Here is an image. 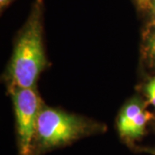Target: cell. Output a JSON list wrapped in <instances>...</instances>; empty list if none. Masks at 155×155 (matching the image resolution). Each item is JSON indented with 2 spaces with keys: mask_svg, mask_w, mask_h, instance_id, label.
Returning <instances> with one entry per match:
<instances>
[{
  "mask_svg": "<svg viewBox=\"0 0 155 155\" xmlns=\"http://www.w3.org/2000/svg\"><path fill=\"white\" fill-rule=\"evenodd\" d=\"M41 5V0L35 2L17 40L8 70L11 86L35 88L41 72L46 67Z\"/></svg>",
  "mask_w": 155,
  "mask_h": 155,
  "instance_id": "cell-1",
  "label": "cell"
},
{
  "mask_svg": "<svg viewBox=\"0 0 155 155\" xmlns=\"http://www.w3.org/2000/svg\"><path fill=\"white\" fill-rule=\"evenodd\" d=\"M91 129L92 126L79 116L44 107L39 113L35 139L42 148H52L70 143Z\"/></svg>",
  "mask_w": 155,
  "mask_h": 155,
  "instance_id": "cell-2",
  "label": "cell"
},
{
  "mask_svg": "<svg viewBox=\"0 0 155 155\" xmlns=\"http://www.w3.org/2000/svg\"><path fill=\"white\" fill-rule=\"evenodd\" d=\"M11 94L17 118L20 152L22 155H30L41 109V99L35 88L11 86Z\"/></svg>",
  "mask_w": 155,
  "mask_h": 155,
  "instance_id": "cell-3",
  "label": "cell"
},
{
  "mask_svg": "<svg viewBox=\"0 0 155 155\" xmlns=\"http://www.w3.org/2000/svg\"><path fill=\"white\" fill-rule=\"evenodd\" d=\"M151 114L144 110L139 101H132L121 111L118 119V130L121 136L133 140L144 134L146 125Z\"/></svg>",
  "mask_w": 155,
  "mask_h": 155,
  "instance_id": "cell-4",
  "label": "cell"
},
{
  "mask_svg": "<svg viewBox=\"0 0 155 155\" xmlns=\"http://www.w3.org/2000/svg\"><path fill=\"white\" fill-rule=\"evenodd\" d=\"M146 53L150 59L155 61V31L149 35L146 43Z\"/></svg>",
  "mask_w": 155,
  "mask_h": 155,
  "instance_id": "cell-5",
  "label": "cell"
},
{
  "mask_svg": "<svg viewBox=\"0 0 155 155\" xmlns=\"http://www.w3.org/2000/svg\"><path fill=\"white\" fill-rule=\"evenodd\" d=\"M146 94L151 104L155 106V77L146 85Z\"/></svg>",
  "mask_w": 155,
  "mask_h": 155,
  "instance_id": "cell-6",
  "label": "cell"
},
{
  "mask_svg": "<svg viewBox=\"0 0 155 155\" xmlns=\"http://www.w3.org/2000/svg\"><path fill=\"white\" fill-rule=\"evenodd\" d=\"M136 1L140 7H147L148 5L152 4L153 0H136Z\"/></svg>",
  "mask_w": 155,
  "mask_h": 155,
  "instance_id": "cell-7",
  "label": "cell"
},
{
  "mask_svg": "<svg viewBox=\"0 0 155 155\" xmlns=\"http://www.w3.org/2000/svg\"><path fill=\"white\" fill-rule=\"evenodd\" d=\"M152 14H153V22L155 25V0L152 2Z\"/></svg>",
  "mask_w": 155,
  "mask_h": 155,
  "instance_id": "cell-8",
  "label": "cell"
},
{
  "mask_svg": "<svg viewBox=\"0 0 155 155\" xmlns=\"http://www.w3.org/2000/svg\"><path fill=\"white\" fill-rule=\"evenodd\" d=\"M10 2H11V0H0V5H1V8H3V7H5V5H7Z\"/></svg>",
  "mask_w": 155,
  "mask_h": 155,
  "instance_id": "cell-9",
  "label": "cell"
},
{
  "mask_svg": "<svg viewBox=\"0 0 155 155\" xmlns=\"http://www.w3.org/2000/svg\"><path fill=\"white\" fill-rule=\"evenodd\" d=\"M151 153H152L153 154L155 155V150H153V151H151Z\"/></svg>",
  "mask_w": 155,
  "mask_h": 155,
  "instance_id": "cell-10",
  "label": "cell"
}]
</instances>
